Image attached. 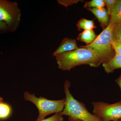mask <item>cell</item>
I'll return each instance as SVG.
<instances>
[{
	"label": "cell",
	"instance_id": "cell-1",
	"mask_svg": "<svg viewBox=\"0 0 121 121\" xmlns=\"http://www.w3.org/2000/svg\"><path fill=\"white\" fill-rule=\"evenodd\" d=\"M59 68L64 71H70L77 66L89 65L91 67H97L102 63L91 50L84 48L63 52L55 56Z\"/></svg>",
	"mask_w": 121,
	"mask_h": 121
},
{
	"label": "cell",
	"instance_id": "cell-2",
	"mask_svg": "<svg viewBox=\"0 0 121 121\" xmlns=\"http://www.w3.org/2000/svg\"><path fill=\"white\" fill-rule=\"evenodd\" d=\"M71 83L69 80L65 81L64 91L66 98L64 108L60 114L69 117V121H102L94 114L91 113L82 102L76 99L70 93L69 88Z\"/></svg>",
	"mask_w": 121,
	"mask_h": 121
},
{
	"label": "cell",
	"instance_id": "cell-3",
	"mask_svg": "<svg viewBox=\"0 0 121 121\" xmlns=\"http://www.w3.org/2000/svg\"><path fill=\"white\" fill-rule=\"evenodd\" d=\"M114 26L109 24L95 41L88 45L80 46L91 50L101 62H104L112 58L115 53L112 45Z\"/></svg>",
	"mask_w": 121,
	"mask_h": 121
},
{
	"label": "cell",
	"instance_id": "cell-4",
	"mask_svg": "<svg viewBox=\"0 0 121 121\" xmlns=\"http://www.w3.org/2000/svg\"><path fill=\"white\" fill-rule=\"evenodd\" d=\"M25 100L32 103L39 110V115L36 121H42L52 114L60 113L64 108L65 99L58 100L48 99L40 96L37 98L34 94L25 91L24 94Z\"/></svg>",
	"mask_w": 121,
	"mask_h": 121
},
{
	"label": "cell",
	"instance_id": "cell-5",
	"mask_svg": "<svg viewBox=\"0 0 121 121\" xmlns=\"http://www.w3.org/2000/svg\"><path fill=\"white\" fill-rule=\"evenodd\" d=\"M21 12L17 3L0 0V21L7 24L9 30L15 31L19 25Z\"/></svg>",
	"mask_w": 121,
	"mask_h": 121
},
{
	"label": "cell",
	"instance_id": "cell-6",
	"mask_svg": "<svg viewBox=\"0 0 121 121\" xmlns=\"http://www.w3.org/2000/svg\"><path fill=\"white\" fill-rule=\"evenodd\" d=\"M93 113L102 121H117L121 119V101L110 104L102 102H93Z\"/></svg>",
	"mask_w": 121,
	"mask_h": 121
},
{
	"label": "cell",
	"instance_id": "cell-7",
	"mask_svg": "<svg viewBox=\"0 0 121 121\" xmlns=\"http://www.w3.org/2000/svg\"><path fill=\"white\" fill-rule=\"evenodd\" d=\"M75 39L65 38L61 42L60 45L53 53L52 56H55L58 54L63 52L71 51L78 49Z\"/></svg>",
	"mask_w": 121,
	"mask_h": 121
},
{
	"label": "cell",
	"instance_id": "cell-8",
	"mask_svg": "<svg viewBox=\"0 0 121 121\" xmlns=\"http://www.w3.org/2000/svg\"><path fill=\"white\" fill-rule=\"evenodd\" d=\"M97 18L103 30L108 26L109 23V17L107 10L104 8L87 9Z\"/></svg>",
	"mask_w": 121,
	"mask_h": 121
},
{
	"label": "cell",
	"instance_id": "cell-9",
	"mask_svg": "<svg viewBox=\"0 0 121 121\" xmlns=\"http://www.w3.org/2000/svg\"><path fill=\"white\" fill-rule=\"evenodd\" d=\"M102 64L106 72L113 73L116 69L121 68V56L115 54L113 57Z\"/></svg>",
	"mask_w": 121,
	"mask_h": 121
},
{
	"label": "cell",
	"instance_id": "cell-10",
	"mask_svg": "<svg viewBox=\"0 0 121 121\" xmlns=\"http://www.w3.org/2000/svg\"><path fill=\"white\" fill-rule=\"evenodd\" d=\"M97 36L94 30H85L79 34L77 40L88 45L93 43Z\"/></svg>",
	"mask_w": 121,
	"mask_h": 121
},
{
	"label": "cell",
	"instance_id": "cell-11",
	"mask_svg": "<svg viewBox=\"0 0 121 121\" xmlns=\"http://www.w3.org/2000/svg\"><path fill=\"white\" fill-rule=\"evenodd\" d=\"M109 24L114 26L121 22V0H118L110 16Z\"/></svg>",
	"mask_w": 121,
	"mask_h": 121
},
{
	"label": "cell",
	"instance_id": "cell-12",
	"mask_svg": "<svg viewBox=\"0 0 121 121\" xmlns=\"http://www.w3.org/2000/svg\"><path fill=\"white\" fill-rule=\"evenodd\" d=\"M77 26L79 31L93 30L96 28L94 20H87L83 18L79 21Z\"/></svg>",
	"mask_w": 121,
	"mask_h": 121
},
{
	"label": "cell",
	"instance_id": "cell-13",
	"mask_svg": "<svg viewBox=\"0 0 121 121\" xmlns=\"http://www.w3.org/2000/svg\"><path fill=\"white\" fill-rule=\"evenodd\" d=\"M12 109L9 104L3 101L0 102V119H4L8 117L11 114Z\"/></svg>",
	"mask_w": 121,
	"mask_h": 121
},
{
	"label": "cell",
	"instance_id": "cell-14",
	"mask_svg": "<svg viewBox=\"0 0 121 121\" xmlns=\"http://www.w3.org/2000/svg\"><path fill=\"white\" fill-rule=\"evenodd\" d=\"M105 5L104 0H92L86 2L84 8L87 9L104 8Z\"/></svg>",
	"mask_w": 121,
	"mask_h": 121
},
{
	"label": "cell",
	"instance_id": "cell-15",
	"mask_svg": "<svg viewBox=\"0 0 121 121\" xmlns=\"http://www.w3.org/2000/svg\"><path fill=\"white\" fill-rule=\"evenodd\" d=\"M112 41L121 43V22L116 24L114 26Z\"/></svg>",
	"mask_w": 121,
	"mask_h": 121
},
{
	"label": "cell",
	"instance_id": "cell-16",
	"mask_svg": "<svg viewBox=\"0 0 121 121\" xmlns=\"http://www.w3.org/2000/svg\"><path fill=\"white\" fill-rule=\"evenodd\" d=\"M104 1L107 8L108 15L110 17L118 0H104Z\"/></svg>",
	"mask_w": 121,
	"mask_h": 121
},
{
	"label": "cell",
	"instance_id": "cell-17",
	"mask_svg": "<svg viewBox=\"0 0 121 121\" xmlns=\"http://www.w3.org/2000/svg\"><path fill=\"white\" fill-rule=\"evenodd\" d=\"M84 0H57L59 4L64 5L65 7L71 5H72L77 4L79 2H83Z\"/></svg>",
	"mask_w": 121,
	"mask_h": 121
},
{
	"label": "cell",
	"instance_id": "cell-18",
	"mask_svg": "<svg viewBox=\"0 0 121 121\" xmlns=\"http://www.w3.org/2000/svg\"><path fill=\"white\" fill-rule=\"evenodd\" d=\"M63 120L62 115L60 114V113H55L54 115L48 118L39 121H63Z\"/></svg>",
	"mask_w": 121,
	"mask_h": 121
},
{
	"label": "cell",
	"instance_id": "cell-19",
	"mask_svg": "<svg viewBox=\"0 0 121 121\" xmlns=\"http://www.w3.org/2000/svg\"><path fill=\"white\" fill-rule=\"evenodd\" d=\"M112 45L115 54L121 56V43L112 41Z\"/></svg>",
	"mask_w": 121,
	"mask_h": 121
},
{
	"label": "cell",
	"instance_id": "cell-20",
	"mask_svg": "<svg viewBox=\"0 0 121 121\" xmlns=\"http://www.w3.org/2000/svg\"><path fill=\"white\" fill-rule=\"evenodd\" d=\"M8 29L9 28L7 24L3 21H0V30L5 31Z\"/></svg>",
	"mask_w": 121,
	"mask_h": 121
},
{
	"label": "cell",
	"instance_id": "cell-21",
	"mask_svg": "<svg viewBox=\"0 0 121 121\" xmlns=\"http://www.w3.org/2000/svg\"><path fill=\"white\" fill-rule=\"evenodd\" d=\"M115 82L119 86L121 91V74L115 80Z\"/></svg>",
	"mask_w": 121,
	"mask_h": 121
},
{
	"label": "cell",
	"instance_id": "cell-22",
	"mask_svg": "<svg viewBox=\"0 0 121 121\" xmlns=\"http://www.w3.org/2000/svg\"><path fill=\"white\" fill-rule=\"evenodd\" d=\"M3 101V98H1V97H0V102L2 101Z\"/></svg>",
	"mask_w": 121,
	"mask_h": 121
},
{
	"label": "cell",
	"instance_id": "cell-23",
	"mask_svg": "<svg viewBox=\"0 0 121 121\" xmlns=\"http://www.w3.org/2000/svg\"><path fill=\"white\" fill-rule=\"evenodd\" d=\"M117 121H121V119H119V120H118Z\"/></svg>",
	"mask_w": 121,
	"mask_h": 121
},
{
	"label": "cell",
	"instance_id": "cell-24",
	"mask_svg": "<svg viewBox=\"0 0 121 121\" xmlns=\"http://www.w3.org/2000/svg\"><path fill=\"white\" fill-rule=\"evenodd\" d=\"M81 121V120H78V121Z\"/></svg>",
	"mask_w": 121,
	"mask_h": 121
}]
</instances>
